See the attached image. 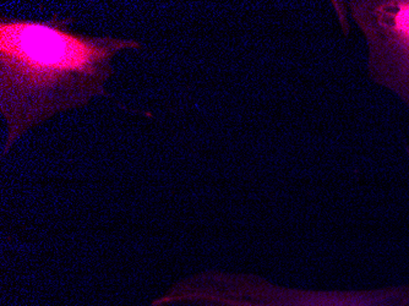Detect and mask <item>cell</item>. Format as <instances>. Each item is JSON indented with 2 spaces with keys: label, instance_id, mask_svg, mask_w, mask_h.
I'll list each match as a JSON object with an SVG mask.
<instances>
[{
  "label": "cell",
  "instance_id": "6da1fadb",
  "mask_svg": "<svg viewBox=\"0 0 409 306\" xmlns=\"http://www.w3.org/2000/svg\"><path fill=\"white\" fill-rule=\"evenodd\" d=\"M73 19L0 17V112L7 124L3 154L32 127L105 96L121 50L131 38L74 31Z\"/></svg>",
  "mask_w": 409,
  "mask_h": 306
},
{
  "label": "cell",
  "instance_id": "7a4b0ae2",
  "mask_svg": "<svg viewBox=\"0 0 409 306\" xmlns=\"http://www.w3.org/2000/svg\"><path fill=\"white\" fill-rule=\"evenodd\" d=\"M365 16L379 70L409 100V2L370 3Z\"/></svg>",
  "mask_w": 409,
  "mask_h": 306
},
{
  "label": "cell",
  "instance_id": "3957f363",
  "mask_svg": "<svg viewBox=\"0 0 409 306\" xmlns=\"http://www.w3.org/2000/svg\"><path fill=\"white\" fill-rule=\"evenodd\" d=\"M271 306H409V284L360 292L281 290Z\"/></svg>",
  "mask_w": 409,
  "mask_h": 306
}]
</instances>
